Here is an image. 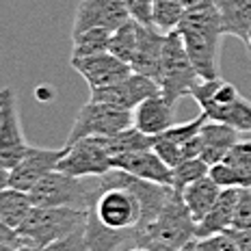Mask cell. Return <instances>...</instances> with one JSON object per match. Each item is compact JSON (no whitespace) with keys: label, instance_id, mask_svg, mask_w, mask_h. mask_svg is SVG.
Segmentation results:
<instances>
[{"label":"cell","instance_id":"obj_1","mask_svg":"<svg viewBox=\"0 0 251 251\" xmlns=\"http://www.w3.org/2000/svg\"><path fill=\"white\" fill-rule=\"evenodd\" d=\"M177 33L201 80L219 76V44H221V18L214 0H203L188 9L177 24Z\"/></svg>","mask_w":251,"mask_h":251},{"label":"cell","instance_id":"obj_2","mask_svg":"<svg viewBox=\"0 0 251 251\" xmlns=\"http://www.w3.org/2000/svg\"><path fill=\"white\" fill-rule=\"evenodd\" d=\"M195 219L191 217L182 193L171 191L169 200L165 201L158 217L137 232V245L145 247H169L184 249L191 240H195Z\"/></svg>","mask_w":251,"mask_h":251},{"label":"cell","instance_id":"obj_3","mask_svg":"<svg viewBox=\"0 0 251 251\" xmlns=\"http://www.w3.org/2000/svg\"><path fill=\"white\" fill-rule=\"evenodd\" d=\"M98 177H74L54 169L28 191L33 206L41 208H78L89 210L96 200Z\"/></svg>","mask_w":251,"mask_h":251},{"label":"cell","instance_id":"obj_4","mask_svg":"<svg viewBox=\"0 0 251 251\" xmlns=\"http://www.w3.org/2000/svg\"><path fill=\"white\" fill-rule=\"evenodd\" d=\"M87 223V210L78 208H41L33 206L24 223L18 227L24 245L35 249H44L52 240L63 238L74 229Z\"/></svg>","mask_w":251,"mask_h":251},{"label":"cell","instance_id":"obj_5","mask_svg":"<svg viewBox=\"0 0 251 251\" xmlns=\"http://www.w3.org/2000/svg\"><path fill=\"white\" fill-rule=\"evenodd\" d=\"M200 80L201 78L197 74L193 61L188 59L180 33L177 30L167 33L163 61H160V74H158L160 96L171 106H176L184 96H191V89Z\"/></svg>","mask_w":251,"mask_h":251},{"label":"cell","instance_id":"obj_6","mask_svg":"<svg viewBox=\"0 0 251 251\" xmlns=\"http://www.w3.org/2000/svg\"><path fill=\"white\" fill-rule=\"evenodd\" d=\"M130 126H132V111H124L106 102L89 100L78 111V117L72 126L65 145H72L85 137H113Z\"/></svg>","mask_w":251,"mask_h":251},{"label":"cell","instance_id":"obj_7","mask_svg":"<svg viewBox=\"0 0 251 251\" xmlns=\"http://www.w3.org/2000/svg\"><path fill=\"white\" fill-rule=\"evenodd\" d=\"M67 151L56 169L74 177H98L113 169V156L108 154L102 137H85L65 145Z\"/></svg>","mask_w":251,"mask_h":251},{"label":"cell","instance_id":"obj_8","mask_svg":"<svg viewBox=\"0 0 251 251\" xmlns=\"http://www.w3.org/2000/svg\"><path fill=\"white\" fill-rule=\"evenodd\" d=\"M26 150L28 143L24 139L15 91L4 87L0 89V167L11 171L24 158Z\"/></svg>","mask_w":251,"mask_h":251},{"label":"cell","instance_id":"obj_9","mask_svg":"<svg viewBox=\"0 0 251 251\" xmlns=\"http://www.w3.org/2000/svg\"><path fill=\"white\" fill-rule=\"evenodd\" d=\"M158 93H160L158 82L151 80L148 76H143V74L132 72V74L126 76L124 80L91 91V98H89V100L113 104V106L124 108V111H134L143 100H148L151 96H158Z\"/></svg>","mask_w":251,"mask_h":251},{"label":"cell","instance_id":"obj_10","mask_svg":"<svg viewBox=\"0 0 251 251\" xmlns=\"http://www.w3.org/2000/svg\"><path fill=\"white\" fill-rule=\"evenodd\" d=\"M65 151H67L65 145H63L61 150H48V148L28 145L24 158L9 171V186L28 193L41 177H46L50 171L56 169V165H59V160L65 156Z\"/></svg>","mask_w":251,"mask_h":251},{"label":"cell","instance_id":"obj_11","mask_svg":"<svg viewBox=\"0 0 251 251\" xmlns=\"http://www.w3.org/2000/svg\"><path fill=\"white\" fill-rule=\"evenodd\" d=\"M72 67L85 78L89 91L108 87L132 74V67L128 63H124L122 59H117L115 54H111V52H100V54H91V56H74Z\"/></svg>","mask_w":251,"mask_h":251},{"label":"cell","instance_id":"obj_12","mask_svg":"<svg viewBox=\"0 0 251 251\" xmlns=\"http://www.w3.org/2000/svg\"><path fill=\"white\" fill-rule=\"evenodd\" d=\"M130 20V13L119 0H80L76 7L74 30L72 35L82 33L87 28H108L115 30L117 26Z\"/></svg>","mask_w":251,"mask_h":251},{"label":"cell","instance_id":"obj_13","mask_svg":"<svg viewBox=\"0 0 251 251\" xmlns=\"http://www.w3.org/2000/svg\"><path fill=\"white\" fill-rule=\"evenodd\" d=\"M113 169H122L134 177L156 182V184H163V186H174V169L167 167L154 150H139V151H128V154L115 156Z\"/></svg>","mask_w":251,"mask_h":251},{"label":"cell","instance_id":"obj_14","mask_svg":"<svg viewBox=\"0 0 251 251\" xmlns=\"http://www.w3.org/2000/svg\"><path fill=\"white\" fill-rule=\"evenodd\" d=\"M165 37L167 33H160L156 26H148L139 22V41H137V52L130 63L132 72L143 74L158 82L160 74V61H163V50H165Z\"/></svg>","mask_w":251,"mask_h":251},{"label":"cell","instance_id":"obj_15","mask_svg":"<svg viewBox=\"0 0 251 251\" xmlns=\"http://www.w3.org/2000/svg\"><path fill=\"white\" fill-rule=\"evenodd\" d=\"M238 197H240V188H221L217 201H214L212 208L206 212V217L197 223L195 238H206V236H212V234L227 232V229L232 227Z\"/></svg>","mask_w":251,"mask_h":251},{"label":"cell","instance_id":"obj_16","mask_svg":"<svg viewBox=\"0 0 251 251\" xmlns=\"http://www.w3.org/2000/svg\"><path fill=\"white\" fill-rule=\"evenodd\" d=\"M174 108L176 106H171L160 93L151 96L132 111V126L150 137H156L174 126Z\"/></svg>","mask_w":251,"mask_h":251},{"label":"cell","instance_id":"obj_17","mask_svg":"<svg viewBox=\"0 0 251 251\" xmlns=\"http://www.w3.org/2000/svg\"><path fill=\"white\" fill-rule=\"evenodd\" d=\"M201 158L208 165H217L226 158V154L238 143V130L219 122H206L200 130Z\"/></svg>","mask_w":251,"mask_h":251},{"label":"cell","instance_id":"obj_18","mask_svg":"<svg viewBox=\"0 0 251 251\" xmlns=\"http://www.w3.org/2000/svg\"><path fill=\"white\" fill-rule=\"evenodd\" d=\"M221 18L223 35H234V37L247 41L251 28V0H214Z\"/></svg>","mask_w":251,"mask_h":251},{"label":"cell","instance_id":"obj_19","mask_svg":"<svg viewBox=\"0 0 251 251\" xmlns=\"http://www.w3.org/2000/svg\"><path fill=\"white\" fill-rule=\"evenodd\" d=\"M219 193H221V186L212 180L210 176H203L200 180H195L193 184H188L184 191H182V200H184L191 217L195 219V223H200L206 212L212 208V203L217 201Z\"/></svg>","mask_w":251,"mask_h":251},{"label":"cell","instance_id":"obj_20","mask_svg":"<svg viewBox=\"0 0 251 251\" xmlns=\"http://www.w3.org/2000/svg\"><path fill=\"white\" fill-rule=\"evenodd\" d=\"M208 117V122L226 124L238 132H251V102L238 96L236 100L214 106L210 111H201Z\"/></svg>","mask_w":251,"mask_h":251},{"label":"cell","instance_id":"obj_21","mask_svg":"<svg viewBox=\"0 0 251 251\" xmlns=\"http://www.w3.org/2000/svg\"><path fill=\"white\" fill-rule=\"evenodd\" d=\"M30 210H33V201H30L28 193L13 186L0 191V221L7 223L9 227L18 229Z\"/></svg>","mask_w":251,"mask_h":251},{"label":"cell","instance_id":"obj_22","mask_svg":"<svg viewBox=\"0 0 251 251\" xmlns=\"http://www.w3.org/2000/svg\"><path fill=\"white\" fill-rule=\"evenodd\" d=\"M104 139V145H106L108 154L113 156H122V154H128V151H139V150H151L154 145V137L150 134L141 132L139 128L130 126V128L122 130V132L113 134V137H102Z\"/></svg>","mask_w":251,"mask_h":251},{"label":"cell","instance_id":"obj_23","mask_svg":"<svg viewBox=\"0 0 251 251\" xmlns=\"http://www.w3.org/2000/svg\"><path fill=\"white\" fill-rule=\"evenodd\" d=\"M137 41H139V22L130 18L128 22L117 26V28L111 33L108 52L130 65L134 59V52H137Z\"/></svg>","mask_w":251,"mask_h":251},{"label":"cell","instance_id":"obj_24","mask_svg":"<svg viewBox=\"0 0 251 251\" xmlns=\"http://www.w3.org/2000/svg\"><path fill=\"white\" fill-rule=\"evenodd\" d=\"M111 33L108 28H87L82 33L72 35V59L74 56H91L100 54V52H108V41H111Z\"/></svg>","mask_w":251,"mask_h":251},{"label":"cell","instance_id":"obj_25","mask_svg":"<svg viewBox=\"0 0 251 251\" xmlns=\"http://www.w3.org/2000/svg\"><path fill=\"white\" fill-rule=\"evenodd\" d=\"M238 176L240 186L251 188V141H238L221 160Z\"/></svg>","mask_w":251,"mask_h":251},{"label":"cell","instance_id":"obj_26","mask_svg":"<svg viewBox=\"0 0 251 251\" xmlns=\"http://www.w3.org/2000/svg\"><path fill=\"white\" fill-rule=\"evenodd\" d=\"M184 13L186 11L176 0H154V4H151V24L160 33H171V30L177 28Z\"/></svg>","mask_w":251,"mask_h":251},{"label":"cell","instance_id":"obj_27","mask_svg":"<svg viewBox=\"0 0 251 251\" xmlns=\"http://www.w3.org/2000/svg\"><path fill=\"white\" fill-rule=\"evenodd\" d=\"M210 171V165L206 163L203 158H188V160H182L177 167H174V191L182 193L188 184H193L195 180L208 176Z\"/></svg>","mask_w":251,"mask_h":251},{"label":"cell","instance_id":"obj_28","mask_svg":"<svg viewBox=\"0 0 251 251\" xmlns=\"http://www.w3.org/2000/svg\"><path fill=\"white\" fill-rule=\"evenodd\" d=\"M182 251H240L236 238L229 232H221V234H212L206 238H195L186 245Z\"/></svg>","mask_w":251,"mask_h":251},{"label":"cell","instance_id":"obj_29","mask_svg":"<svg viewBox=\"0 0 251 251\" xmlns=\"http://www.w3.org/2000/svg\"><path fill=\"white\" fill-rule=\"evenodd\" d=\"M206 122H208V117L203 113H200L195 119H191V122H184V124H177V126H171V128H167L165 132H160V137L182 148L186 141H191L193 137H197V134H200L201 126L206 124Z\"/></svg>","mask_w":251,"mask_h":251},{"label":"cell","instance_id":"obj_30","mask_svg":"<svg viewBox=\"0 0 251 251\" xmlns=\"http://www.w3.org/2000/svg\"><path fill=\"white\" fill-rule=\"evenodd\" d=\"M85 229H87V223L80 226L78 229H74L72 234H67V236L52 240L50 245H46V247L39 249V251H89Z\"/></svg>","mask_w":251,"mask_h":251},{"label":"cell","instance_id":"obj_31","mask_svg":"<svg viewBox=\"0 0 251 251\" xmlns=\"http://www.w3.org/2000/svg\"><path fill=\"white\" fill-rule=\"evenodd\" d=\"M234 229H251V188H240V197L234 212Z\"/></svg>","mask_w":251,"mask_h":251},{"label":"cell","instance_id":"obj_32","mask_svg":"<svg viewBox=\"0 0 251 251\" xmlns=\"http://www.w3.org/2000/svg\"><path fill=\"white\" fill-rule=\"evenodd\" d=\"M119 2L126 7V11L130 13L132 20H137L141 24L154 26L151 24V4H154V0H119Z\"/></svg>","mask_w":251,"mask_h":251},{"label":"cell","instance_id":"obj_33","mask_svg":"<svg viewBox=\"0 0 251 251\" xmlns=\"http://www.w3.org/2000/svg\"><path fill=\"white\" fill-rule=\"evenodd\" d=\"M0 245H7V247L18 249V247H22V245H24V240L18 234V229L9 227L7 223L0 221Z\"/></svg>","mask_w":251,"mask_h":251},{"label":"cell","instance_id":"obj_34","mask_svg":"<svg viewBox=\"0 0 251 251\" xmlns=\"http://www.w3.org/2000/svg\"><path fill=\"white\" fill-rule=\"evenodd\" d=\"M227 232L236 238L240 251H251V229H234V227H229Z\"/></svg>","mask_w":251,"mask_h":251},{"label":"cell","instance_id":"obj_35","mask_svg":"<svg viewBox=\"0 0 251 251\" xmlns=\"http://www.w3.org/2000/svg\"><path fill=\"white\" fill-rule=\"evenodd\" d=\"M9 186V169H4V167H0V191L2 188Z\"/></svg>","mask_w":251,"mask_h":251},{"label":"cell","instance_id":"obj_36","mask_svg":"<svg viewBox=\"0 0 251 251\" xmlns=\"http://www.w3.org/2000/svg\"><path fill=\"white\" fill-rule=\"evenodd\" d=\"M176 2L180 4V7L184 9V11H188V9H193V7H195V4L203 2V0H176Z\"/></svg>","mask_w":251,"mask_h":251},{"label":"cell","instance_id":"obj_37","mask_svg":"<svg viewBox=\"0 0 251 251\" xmlns=\"http://www.w3.org/2000/svg\"><path fill=\"white\" fill-rule=\"evenodd\" d=\"M124 251H151L150 247H145V245H132V247L124 249Z\"/></svg>","mask_w":251,"mask_h":251},{"label":"cell","instance_id":"obj_38","mask_svg":"<svg viewBox=\"0 0 251 251\" xmlns=\"http://www.w3.org/2000/svg\"><path fill=\"white\" fill-rule=\"evenodd\" d=\"M245 44H247V54L251 59V28H249V35H247V41H245Z\"/></svg>","mask_w":251,"mask_h":251},{"label":"cell","instance_id":"obj_39","mask_svg":"<svg viewBox=\"0 0 251 251\" xmlns=\"http://www.w3.org/2000/svg\"><path fill=\"white\" fill-rule=\"evenodd\" d=\"M15 251H39V249H35V247H28V245H22V247H18Z\"/></svg>","mask_w":251,"mask_h":251},{"label":"cell","instance_id":"obj_40","mask_svg":"<svg viewBox=\"0 0 251 251\" xmlns=\"http://www.w3.org/2000/svg\"><path fill=\"white\" fill-rule=\"evenodd\" d=\"M0 251H15L13 247H7V245H0Z\"/></svg>","mask_w":251,"mask_h":251}]
</instances>
